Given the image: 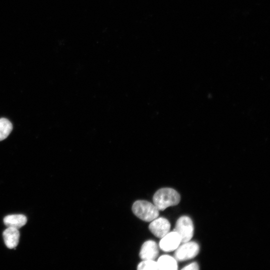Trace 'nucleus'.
I'll use <instances>...</instances> for the list:
<instances>
[{
    "label": "nucleus",
    "mask_w": 270,
    "mask_h": 270,
    "mask_svg": "<svg viewBox=\"0 0 270 270\" xmlns=\"http://www.w3.org/2000/svg\"><path fill=\"white\" fill-rule=\"evenodd\" d=\"M180 200V194L170 188L159 189L153 196L154 204L159 210H164L168 207L177 205Z\"/></svg>",
    "instance_id": "1"
},
{
    "label": "nucleus",
    "mask_w": 270,
    "mask_h": 270,
    "mask_svg": "<svg viewBox=\"0 0 270 270\" xmlns=\"http://www.w3.org/2000/svg\"><path fill=\"white\" fill-rule=\"evenodd\" d=\"M133 213L140 220L150 222L158 218L159 210L155 205L148 201L138 200L132 204Z\"/></svg>",
    "instance_id": "2"
},
{
    "label": "nucleus",
    "mask_w": 270,
    "mask_h": 270,
    "mask_svg": "<svg viewBox=\"0 0 270 270\" xmlns=\"http://www.w3.org/2000/svg\"><path fill=\"white\" fill-rule=\"evenodd\" d=\"M200 246L195 242H183L176 250L174 258L177 261H184L196 256L199 252Z\"/></svg>",
    "instance_id": "3"
},
{
    "label": "nucleus",
    "mask_w": 270,
    "mask_h": 270,
    "mask_svg": "<svg viewBox=\"0 0 270 270\" xmlns=\"http://www.w3.org/2000/svg\"><path fill=\"white\" fill-rule=\"evenodd\" d=\"M194 230L193 222L190 217L184 216L177 220L174 231L179 234L182 243L191 240L194 235Z\"/></svg>",
    "instance_id": "4"
},
{
    "label": "nucleus",
    "mask_w": 270,
    "mask_h": 270,
    "mask_svg": "<svg viewBox=\"0 0 270 270\" xmlns=\"http://www.w3.org/2000/svg\"><path fill=\"white\" fill-rule=\"evenodd\" d=\"M182 242L179 234L176 231L168 232L161 238L159 243L160 248L165 252L175 250Z\"/></svg>",
    "instance_id": "5"
},
{
    "label": "nucleus",
    "mask_w": 270,
    "mask_h": 270,
    "mask_svg": "<svg viewBox=\"0 0 270 270\" xmlns=\"http://www.w3.org/2000/svg\"><path fill=\"white\" fill-rule=\"evenodd\" d=\"M148 228L154 236L161 238L170 232V224L166 218H156L151 221Z\"/></svg>",
    "instance_id": "6"
},
{
    "label": "nucleus",
    "mask_w": 270,
    "mask_h": 270,
    "mask_svg": "<svg viewBox=\"0 0 270 270\" xmlns=\"http://www.w3.org/2000/svg\"><path fill=\"white\" fill-rule=\"evenodd\" d=\"M159 253L158 246L156 242L148 240L142 245L139 253L140 258L142 260H154Z\"/></svg>",
    "instance_id": "7"
},
{
    "label": "nucleus",
    "mask_w": 270,
    "mask_h": 270,
    "mask_svg": "<svg viewBox=\"0 0 270 270\" xmlns=\"http://www.w3.org/2000/svg\"><path fill=\"white\" fill-rule=\"evenodd\" d=\"M4 242L8 248H14L18 246L19 242L20 232L18 229L7 227L2 233Z\"/></svg>",
    "instance_id": "8"
},
{
    "label": "nucleus",
    "mask_w": 270,
    "mask_h": 270,
    "mask_svg": "<svg viewBox=\"0 0 270 270\" xmlns=\"http://www.w3.org/2000/svg\"><path fill=\"white\" fill-rule=\"evenodd\" d=\"M26 222V217L22 214H10L6 216L4 218V224L7 227H12L17 229L25 225Z\"/></svg>",
    "instance_id": "9"
},
{
    "label": "nucleus",
    "mask_w": 270,
    "mask_h": 270,
    "mask_svg": "<svg viewBox=\"0 0 270 270\" xmlns=\"http://www.w3.org/2000/svg\"><path fill=\"white\" fill-rule=\"evenodd\" d=\"M160 270H176L178 269L177 260L174 257L164 254L159 257L157 260Z\"/></svg>",
    "instance_id": "10"
},
{
    "label": "nucleus",
    "mask_w": 270,
    "mask_h": 270,
    "mask_svg": "<svg viewBox=\"0 0 270 270\" xmlns=\"http://www.w3.org/2000/svg\"><path fill=\"white\" fill-rule=\"evenodd\" d=\"M12 129V123L5 118H0V141L6 138Z\"/></svg>",
    "instance_id": "11"
},
{
    "label": "nucleus",
    "mask_w": 270,
    "mask_h": 270,
    "mask_svg": "<svg viewBox=\"0 0 270 270\" xmlns=\"http://www.w3.org/2000/svg\"><path fill=\"white\" fill-rule=\"evenodd\" d=\"M138 270H158V265L156 262L153 260H143L137 266Z\"/></svg>",
    "instance_id": "12"
},
{
    "label": "nucleus",
    "mask_w": 270,
    "mask_h": 270,
    "mask_svg": "<svg viewBox=\"0 0 270 270\" xmlns=\"http://www.w3.org/2000/svg\"><path fill=\"white\" fill-rule=\"evenodd\" d=\"M199 269L198 264L196 262H192L186 266H184L182 270H198Z\"/></svg>",
    "instance_id": "13"
}]
</instances>
